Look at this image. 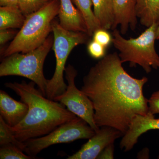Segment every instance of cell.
Returning <instances> with one entry per match:
<instances>
[{"label": "cell", "mask_w": 159, "mask_h": 159, "mask_svg": "<svg viewBox=\"0 0 159 159\" xmlns=\"http://www.w3.org/2000/svg\"><path fill=\"white\" fill-rule=\"evenodd\" d=\"M116 52L107 54L90 69L81 90L93 103L97 126H109L125 134L138 115L146 116V77L134 78L124 70Z\"/></svg>", "instance_id": "1"}, {"label": "cell", "mask_w": 159, "mask_h": 159, "mask_svg": "<svg viewBox=\"0 0 159 159\" xmlns=\"http://www.w3.org/2000/svg\"><path fill=\"white\" fill-rule=\"evenodd\" d=\"M35 85L33 81L28 83L25 80L5 84L6 87L14 91L29 107L22 122L14 127H9L16 138L23 142L46 135L77 117L60 102L45 97Z\"/></svg>", "instance_id": "2"}, {"label": "cell", "mask_w": 159, "mask_h": 159, "mask_svg": "<svg viewBox=\"0 0 159 159\" xmlns=\"http://www.w3.org/2000/svg\"><path fill=\"white\" fill-rule=\"evenodd\" d=\"M59 8V1L52 0L27 16L20 31L1 54L3 58L14 53H27L41 45L52 32V22L58 16Z\"/></svg>", "instance_id": "3"}, {"label": "cell", "mask_w": 159, "mask_h": 159, "mask_svg": "<svg viewBox=\"0 0 159 159\" xmlns=\"http://www.w3.org/2000/svg\"><path fill=\"white\" fill-rule=\"evenodd\" d=\"M159 25L154 24L136 38L126 39L117 29L113 30L112 43L119 51L123 63L129 62L131 67H142L147 74L152 69H159V55L155 46Z\"/></svg>", "instance_id": "4"}, {"label": "cell", "mask_w": 159, "mask_h": 159, "mask_svg": "<svg viewBox=\"0 0 159 159\" xmlns=\"http://www.w3.org/2000/svg\"><path fill=\"white\" fill-rule=\"evenodd\" d=\"M54 40V35L50 34L37 48L26 53H14L3 58L0 64V77H26L35 83L46 97L48 80L44 75L43 66L46 57L52 48Z\"/></svg>", "instance_id": "5"}, {"label": "cell", "mask_w": 159, "mask_h": 159, "mask_svg": "<svg viewBox=\"0 0 159 159\" xmlns=\"http://www.w3.org/2000/svg\"><path fill=\"white\" fill-rule=\"evenodd\" d=\"M54 40L52 49L56 59V67L53 77L48 80L46 97L54 100L55 97L63 93L67 84L64 79L67 60L71 51L77 46L88 42L89 36L80 31H69L62 28L56 20L52 23Z\"/></svg>", "instance_id": "6"}, {"label": "cell", "mask_w": 159, "mask_h": 159, "mask_svg": "<svg viewBox=\"0 0 159 159\" xmlns=\"http://www.w3.org/2000/svg\"><path fill=\"white\" fill-rule=\"evenodd\" d=\"M95 133L96 131L88 123L77 116L70 122L60 125L46 135L24 142L25 145L24 152L36 158V155L41 151L51 145L70 143L80 139H89Z\"/></svg>", "instance_id": "7"}, {"label": "cell", "mask_w": 159, "mask_h": 159, "mask_svg": "<svg viewBox=\"0 0 159 159\" xmlns=\"http://www.w3.org/2000/svg\"><path fill=\"white\" fill-rule=\"evenodd\" d=\"M65 73L67 81L66 89L63 93L55 97L54 100L64 105L70 111L84 120L97 132L99 129L94 120L93 103L89 97L75 85V79L77 71L74 66L69 64Z\"/></svg>", "instance_id": "8"}, {"label": "cell", "mask_w": 159, "mask_h": 159, "mask_svg": "<svg viewBox=\"0 0 159 159\" xmlns=\"http://www.w3.org/2000/svg\"><path fill=\"white\" fill-rule=\"evenodd\" d=\"M120 131L109 126L100 127L96 133L89 139L77 152L68 157V159H97L108 145L114 143L116 139L123 136Z\"/></svg>", "instance_id": "9"}, {"label": "cell", "mask_w": 159, "mask_h": 159, "mask_svg": "<svg viewBox=\"0 0 159 159\" xmlns=\"http://www.w3.org/2000/svg\"><path fill=\"white\" fill-rule=\"evenodd\" d=\"M152 129H159V118L156 119L155 116L148 114L136 116L123 135L120 142V148L125 152L129 151L138 143L142 134Z\"/></svg>", "instance_id": "10"}, {"label": "cell", "mask_w": 159, "mask_h": 159, "mask_svg": "<svg viewBox=\"0 0 159 159\" xmlns=\"http://www.w3.org/2000/svg\"><path fill=\"white\" fill-rule=\"evenodd\" d=\"M137 0H114V24L112 30L120 26V32L125 34L130 28L135 29L138 24L136 11Z\"/></svg>", "instance_id": "11"}, {"label": "cell", "mask_w": 159, "mask_h": 159, "mask_svg": "<svg viewBox=\"0 0 159 159\" xmlns=\"http://www.w3.org/2000/svg\"><path fill=\"white\" fill-rule=\"evenodd\" d=\"M29 111L25 102L10 97L5 91H0V116L9 127H13L25 119Z\"/></svg>", "instance_id": "12"}, {"label": "cell", "mask_w": 159, "mask_h": 159, "mask_svg": "<svg viewBox=\"0 0 159 159\" xmlns=\"http://www.w3.org/2000/svg\"><path fill=\"white\" fill-rule=\"evenodd\" d=\"M59 4L58 16L60 25L69 31L87 33L85 20L72 0H59Z\"/></svg>", "instance_id": "13"}, {"label": "cell", "mask_w": 159, "mask_h": 159, "mask_svg": "<svg viewBox=\"0 0 159 159\" xmlns=\"http://www.w3.org/2000/svg\"><path fill=\"white\" fill-rule=\"evenodd\" d=\"M136 11L142 25H159V0H137Z\"/></svg>", "instance_id": "14"}, {"label": "cell", "mask_w": 159, "mask_h": 159, "mask_svg": "<svg viewBox=\"0 0 159 159\" xmlns=\"http://www.w3.org/2000/svg\"><path fill=\"white\" fill-rule=\"evenodd\" d=\"M95 16L101 29L112 30L114 24V0H92Z\"/></svg>", "instance_id": "15"}, {"label": "cell", "mask_w": 159, "mask_h": 159, "mask_svg": "<svg viewBox=\"0 0 159 159\" xmlns=\"http://www.w3.org/2000/svg\"><path fill=\"white\" fill-rule=\"evenodd\" d=\"M25 17L19 8L1 6L0 30L21 29Z\"/></svg>", "instance_id": "16"}, {"label": "cell", "mask_w": 159, "mask_h": 159, "mask_svg": "<svg viewBox=\"0 0 159 159\" xmlns=\"http://www.w3.org/2000/svg\"><path fill=\"white\" fill-rule=\"evenodd\" d=\"M72 1L81 12L85 20L87 27L88 34L90 37H93L95 31L101 29L92 9L93 1L92 0H72Z\"/></svg>", "instance_id": "17"}, {"label": "cell", "mask_w": 159, "mask_h": 159, "mask_svg": "<svg viewBox=\"0 0 159 159\" xmlns=\"http://www.w3.org/2000/svg\"><path fill=\"white\" fill-rule=\"evenodd\" d=\"M8 144L16 145L24 151L25 148V143L16 138L2 118L0 116V145Z\"/></svg>", "instance_id": "18"}, {"label": "cell", "mask_w": 159, "mask_h": 159, "mask_svg": "<svg viewBox=\"0 0 159 159\" xmlns=\"http://www.w3.org/2000/svg\"><path fill=\"white\" fill-rule=\"evenodd\" d=\"M24 151L12 144L1 145L0 148L1 159H37L26 154Z\"/></svg>", "instance_id": "19"}, {"label": "cell", "mask_w": 159, "mask_h": 159, "mask_svg": "<svg viewBox=\"0 0 159 159\" xmlns=\"http://www.w3.org/2000/svg\"><path fill=\"white\" fill-rule=\"evenodd\" d=\"M52 0H19V8L26 16L39 10Z\"/></svg>", "instance_id": "20"}, {"label": "cell", "mask_w": 159, "mask_h": 159, "mask_svg": "<svg viewBox=\"0 0 159 159\" xmlns=\"http://www.w3.org/2000/svg\"><path fill=\"white\" fill-rule=\"evenodd\" d=\"M87 51L90 56L95 59H101L106 55V48L93 39L88 44Z\"/></svg>", "instance_id": "21"}, {"label": "cell", "mask_w": 159, "mask_h": 159, "mask_svg": "<svg viewBox=\"0 0 159 159\" xmlns=\"http://www.w3.org/2000/svg\"><path fill=\"white\" fill-rule=\"evenodd\" d=\"M93 39L107 48L112 43V34L111 35L107 30L100 29L95 31L93 35Z\"/></svg>", "instance_id": "22"}, {"label": "cell", "mask_w": 159, "mask_h": 159, "mask_svg": "<svg viewBox=\"0 0 159 159\" xmlns=\"http://www.w3.org/2000/svg\"><path fill=\"white\" fill-rule=\"evenodd\" d=\"M148 114L155 116L159 113V91L154 92L148 99Z\"/></svg>", "instance_id": "23"}, {"label": "cell", "mask_w": 159, "mask_h": 159, "mask_svg": "<svg viewBox=\"0 0 159 159\" xmlns=\"http://www.w3.org/2000/svg\"><path fill=\"white\" fill-rule=\"evenodd\" d=\"M17 31L12 29H6L0 30V44L4 45L9 40L14 39L17 34Z\"/></svg>", "instance_id": "24"}, {"label": "cell", "mask_w": 159, "mask_h": 159, "mask_svg": "<svg viewBox=\"0 0 159 159\" xmlns=\"http://www.w3.org/2000/svg\"><path fill=\"white\" fill-rule=\"evenodd\" d=\"M114 149H115V147H114V143L108 145L102 151L99 156L97 157V159H114Z\"/></svg>", "instance_id": "25"}, {"label": "cell", "mask_w": 159, "mask_h": 159, "mask_svg": "<svg viewBox=\"0 0 159 159\" xmlns=\"http://www.w3.org/2000/svg\"><path fill=\"white\" fill-rule=\"evenodd\" d=\"M0 6L19 8V0H0Z\"/></svg>", "instance_id": "26"}, {"label": "cell", "mask_w": 159, "mask_h": 159, "mask_svg": "<svg viewBox=\"0 0 159 159\" xmlns=\"http://www.w3.org/2000/svg\"><path fill=\"white\" fill-rule=\"evenodd\" d=\"M148 148H145V150H142V151L140 152L138 155V157L139 158L141 159H147L149 157V154H148Z\"/></svg>", "instance_id": "27"}, {"label": "cell", "mask_w": 159, "mask_h": 159, "mask_svg": "<svg viewBox=\"0 0 159 159\" xmlns=\"http://www.w3.org/2000/svg\"><path fill=\"white\" fill-rule=\"evenodd\" d=\"M156 39L157 40H159V25L157 29L156 33Z\"/></svg>", "instance_id": "28"}, {"label": "cell", "mask_w": 159, "mask_h": 159, "mask_svg": "<svg viewBox=\"0 0 159 159\" xmlns=\"http://www.w3.org/2000/svg\"><path fill=\"white\" fill-rule=\"evenodd\" d=\"M158 159H159V156L158 157Z\"/></svg>", "instance_id": "29"}, {"label": "cell", "mask_w": 159, "mask_h": 159, "mask_svg": "<svg viewBox=\"0 0 159 159\" xmlns=\"http://www.w3.org/2000/svg\"><path fill=\"white\" fill-rule=\"evenodd\" d=\"M56 1H59V0H56Z\"/></svg>", "instance_id": "30"}]
</instances>
